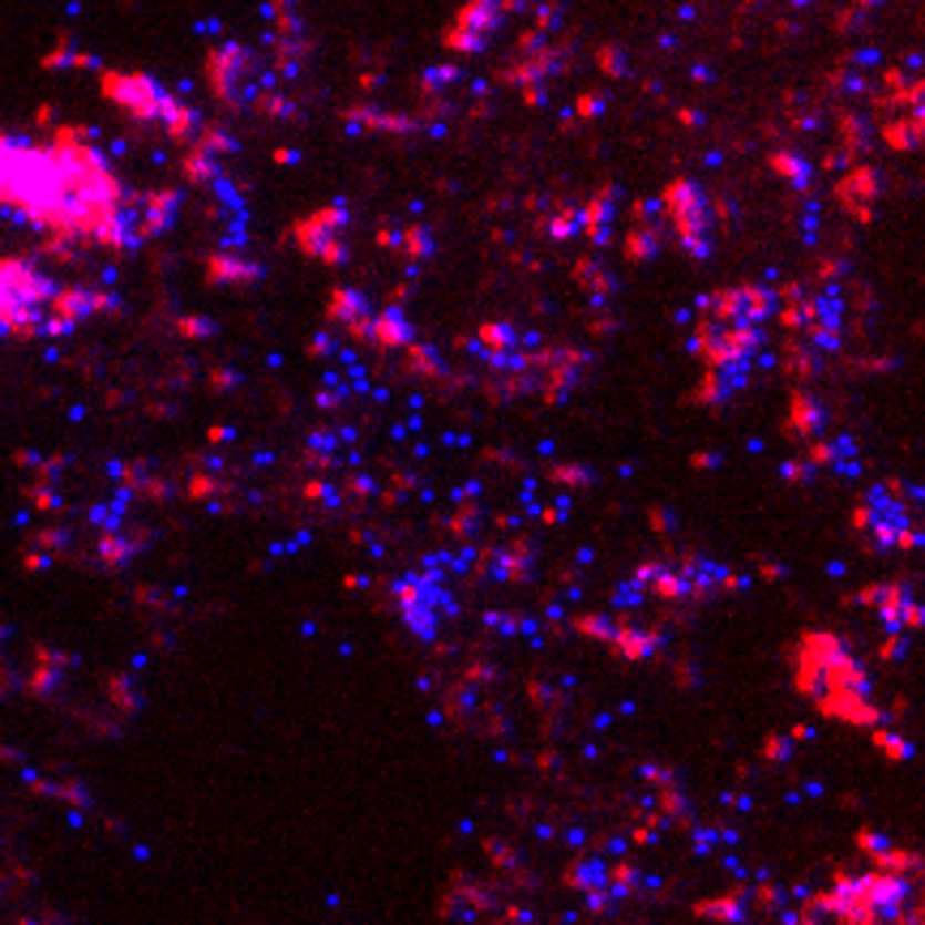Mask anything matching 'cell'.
<instances>
[{"label": "cell", "mask_w": 925, "mask_h": 925, "mask_svg": "<svg viewBox=\"0 0 925 925\" xmlns=\"http://www.w3.org/2000/svg\"><path fill=\"white\" fill-rule=\"evenodd\" d=\"M103 163L91 155L64 151H34L27 142L0 137V206H22L27 215L56 227H103L116 210V185Z\"/></svg>", "instance_id": "6da1fadb"}]
</instances>
